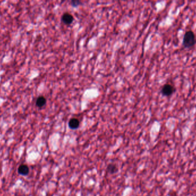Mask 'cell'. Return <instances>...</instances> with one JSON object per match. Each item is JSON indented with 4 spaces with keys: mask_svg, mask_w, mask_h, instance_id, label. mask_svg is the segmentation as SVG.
Masks as SVG:
<instances>
[{
    "mask_svg": "<svg viewBox=\"0 0 196 196\" xmlns=\"http://www.w3.org/2000/svg\"><path fill=\"white\" fill-rule=\"evenodd\" d=\"M196 43V36L194 33L190 30L186 31L183 39V45L185 47H192Z\"/></svg>",
    "mask_w": 196,
    "mask_h": 196,
    "instance_id": "1",
    "label": "cell"
},
{
    "mask_svg": "<svg viewBox=\"0 0 196 196\" xmlns=\"http://www.w3.org/2000/svg\"><path fill=\"white\" fill-rule=\"evenodd\" d=\"M175 92H176V88L169 83L164 85L161 89L162 95L166 97H169L172 95Z\"/></svg>",
    "mask_w": 196,
    "mask_h": 196,
    "instance_id": "2",
    "label": "cell"
},
{
    "mask_svg": "<svg viewBox=\"0 0 196 196\" xmlns=\"http://www.w3.org/2000/svg\"><path fill=\"white\" fill-rule=\"evenodd\" d=\"M19 174L22 175H27L30 172V168L25 164H21L18 168Z\"/></svg>",
    "mask_w": 196,
    "mask_h": 196,
    "instance_id": "3",
    "label": "cell"
},
{
    "mask_svg": "<svg viewBox=\"0 0 196 196\" xmlns=\"http://www.w3.org/2000/svg\"><path fill=\"white\" fill-rule=\"evenodd\" d=\"M62 21L67 25H70L73 22L74 18L71 14L69 13H65L62 16Z\"/></svg>",
    "mask_w": 196,
    "mask_h": 196,
    "instance_id": "4",
    "label": "cell"
},
{
    "mask_svg": "<svg viewBox=\"0 0 196 196\" xmlns=\"http://www.w3.org/2000/svg\"><path fill=\"white\" fill-rule=\"evenodd\" d=\"M79 120L76 118H72L68 122V126L72 130H76L79 127Z\"/></svg>",
    "mask_w": 196,
    "mask_h": 196,
    "instance_id": "5",
    "label": "cell"
},
{
    "mask_svg": "<svg viewBox=\"0 0 196 196\" xmlns=\"http://www.w3.org/2000/svg\"><path fill=\"white\" fill-rule=\"evenodd\" d=\"M46 103H47L46 98L44 96L41 95V96H39L37 98L36 101V105L38 108H42L46 104Z\"/></svg>",
    "mask_w": 196,
    "mask_h": 196,
    "instance_id": "6",
    "label": "cell"
},
{
    "mask_svg": "<svg viewBox=\"0 0 196 196\" xmlns=\"http://www.w3.org/2000/svg\"><path fill=\"white\" fill-rule=\"evenodd\" d=\"M119 169L118 166H117V165L114 164V163H110L109 164L107 167V172L110 174H115L118 172Z\"/></svg>",
    "mask_w": 196,
    "mask_h": 196,
    "instance_id": "7",
    "label": "cell"
},
{
    "mask_svg": "<svg viewBox=\"0 0 196 196\" xmlns=\"http://www.w3.org/2000/svg\"><path fill=\"white\" fill-rule=\"evenodd\" d=\"M80 2L79 1H72L71 2V5L72 6H77L80 5Z\"/></svg>",
    "mask_w": 196,
    "mask_h": 196,
    "instance_id": "8",
    "label": "cell"
}]
</instances>
